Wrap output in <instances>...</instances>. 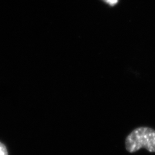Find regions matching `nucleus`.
Here are the masks:
<instances>
[{
  "label": "nucleus",
  "instance_id": "nucleus-2",
  "mask_svg": "<svg viewBox=\"0 0 155 155\" xmlns=\"http://www.w3.org/2000/svg\"><path fill=\"white\" fill-rule=\"evenodd\" d=\"M0 155H8V152L5 146L1 142H0Z\"/></svg>",
  "mask_w": 155,
  "mask_h": 155
},
{
  "label": "nucleus",
  "instance_id": "nucleus-3",
  "mask_svg": "<svg viewBox=\"0 0 155 155\" xmlns=\"http://www.w3.org/2000/svg\"><path fill=\"white\" fill-rule=\"evenodd\" d=\"M104 1L110 6H114L118 2V0H104Z\"/></svg>",
  "mask_w": 155,
  "mask_h": 155
},
{
  "label": "nucleus",
  "instance_id": "nucleus-1",
  "mask_svg": "<svg viewBox=\"0 0 155 155\" xmlns=\"http://www.w3.org/2000/svg\"><path fill=\"white\" fill-rule=\"evenodd\" d=\"M125 149L133 153L145 148L150 153L155 152V130L147 127L136 128L125 138Z\"/></svg>",
  "mask_w": 155,
  "mask_h": 155
}]
</instances>
